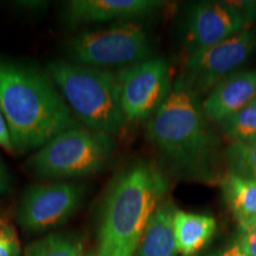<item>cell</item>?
<instances>
[{"instance_id":"5bb4252c","label":"cell","mask_w":256,"mask_h":256,"mask_svg":"<svg viewBox=\"0 0 256 256\" xmlns=\"http://www.w3.org/2000/svg\"><path fill=\"white\" fill-rule=\"evenodd\" d=\"M216 232V220L212 216L176 210L174 235L178 254L194 256L212 238Z\"/></svg>"},{"instance_id":"7c38bea8","label":"cell","mask_w":256,"mask_h":256,"mask_svg":"<svg viewBox=\"0 0 256 256\" xmlns=\"http://www.w3.org/2000/svg\"><path fill=\"white\" fill-rule=\"evenodd\" d=\"M255 98L256 69L242 70L217 84L206 95L202 107L208 121L220 124Z\"/></svg>"},{"instance_id":"6da1fadb","label":"cell","mask_w":256,"mask_h":256,"mask_svg":"<svg viewBox=\"0 0 256 256\" xmlns=\"http://www.w3.org/2000/svg\"><path fill=\"white\" fill-rule=\"evenodd\" d=\"M202 104L179 76L147 124L146 138L176 176L211 183L218 176L220 142L208 128Z\"/></svg>"},{"instance_id":"30bf717a","label":"cell","mask_w":256,"mask_h":256,"mask_svg":"<svg viewBox=\"0 0 256 256\" xmlns=\"http://www.w3.org/2000/svg\"><path fill=\"white\" fill-rule=\"evenodd\" d=\"M86 190L74 183L28 186L17 208V222L26 232H46L60 226L81 206Z\"/></svg>"},{"instance_id":"7a4b0ae2","label":"cell","mask_w":256,"mask_h":256,"mask_svg":"<svg viewBox=\"0 0 256 256\" xmlns=\"http://www.w3.org/2000/svg\"><path fill=\"white\" fill-rule=\"evenodd\" d=\"M49 74L0 60V110L16 152L40 150L58 134L78 126Z\"/></svg>"},{"instance_id":"4fadbf2b","label":"cell","mask_w":256,"mask_h":256,"mask_svg":"<svg viewBox=\"0 0 256 256\" xmlns=\"http://www.w3.org/2000/svg\"><path fill=\"white\" fill-rule=\"evenodd\" d=\"M176 206L170 200L162 202L153 214L140 240L134 256H177L174 235Z\"/></svg>"},{"instance_id":"7402d4cb","label":"cell","mask_w":256,"mask_h":256,"mask_svg":"<svg viewBox=\"0 0 256 256\" xmlns=\"http://www.w3.org/2000/svg\"><path fill=\"white\" fill-rule=\"evenodd\" d=\"M12 182L11 176H10L8 168L4 165V162L0 160V196H5L11 191Z\"/></svg>"},{"instance_id":"2e32d148","label":"cell","mask_w":256,"mask_h":256,"mask_svg":"<svg viewBox=\"0 0 256 256\" xmlns=\"http://www.w3.org/2000/svg\"><path fill=\"white\" fill-rule=\"evenodd\" d=\"M84 246L72 234H51L30 244L25 256H83Z\"/></svg>"},{"instance_id":"9c48e42d","label":"cell","mask_w":256,"mask_h":256,"mask_svg":"<svg viewBox=\"0 0 256 256\" xmlns=\"http://www.w3.org/2000/svg\"><path fill=\"white\" fill-rule=\"evenodd\" d=\"M121 110L126 120L140 121L154 115L172 89L171 72L162 58H148L118 72Z\"/></svg>"},{"instance_id":"44dd1931","label":"cell","mask_w":256,"mask_h":256,"mask_svg":"<svg viewBox=\"0 0 256 256\" xmlns=\"http://www.w3.org/2000/svg\"><path fill=\"white\" fill-rule=\"evenodd\" d=\"M0 146L8 152H14V145H12L11 134H10L8 124L6 122V119L0 110Z\"/></svg>"},{"instance_id":"8992f818","label":"cell","mask_w":256,"mask_h":256,"mask_svg":"<svg viewBox=\"0 0 256 256\" xmlns=\"http://www.w3.org/2000/svg\"><path fill=\"white\" fill-rule=\"evenodd\" d=\"M70 62L90 68L126 66L151 58L148 34L136 22H122L98 30L86 31L66 46Z\"/></svg>"},{"instance_id":"8fae6325","label":"cell","mask_w":256,"mask_h":256,"mask_svg":"<svg viewBox=\"0 0 256 256\" xmlns=\"http://www.w3.org/2000/svg\"><path fill=\"white\" fill-rule=\"evenodd\" d=\"M156 0H72L66 5V19L70 25L107 22H133L162 8Z\"/></svg>"},{"instance_id":"ffe728a7","label":"cell","mask_w":256,"mask_h":256,"mask_svg":"<svg viewBox=\"0 0 256 256\" xmlns=\"http://www.w3.org/2000/svg\"><path fill=\"white\" fill-rule=\"evenodd\" d=\"M236 242L246 252V255L256 256V223L248 228L240 230Z\"/></svg>"},{"instance_id":"3957f363","label":"cell","mask_w":256,"mask_h":256,"mask_svg":"<svg viewBox=\"0 0 256 256\" xmlns=\"http://www.w3.org/2000/svg\"><path fill=\"white\" fill-rule=\"evenodd\" d=\"M168 191L164 176L139 162L115 176L106 194L98 256H134L142 234Z\"/></svg>"},{"instance_id":"603a6c76","label":"cell","mask_w":256,"mask_h":256,"mask_svg":"<svg viewBox=\"0 0 256 256\" xmlns=\"http://www.w3.org/2000/svg\"><path fill=\"white\" fill-rule=\"evenodd\" d=\"M208 256H247L246 252L242 250L241 247L238 244V242H234L232 244L226 246L222 249H218L217 252H214Z\"/></svg>"},{"instance_id":"ac0fdd59","label":"cell","mask_w":256,"mask_h":256,"mask_svg":"<svg viewBox=\"0 0 256 256\" xmlns=\"http://www.w3.org/2000/svg\"><path fill=\"white\" fill-rule=\"evenodd\" d=\"M229 172L256 180V142H230L224 150Z\"/></svg>"},{"instance_id":"9a60e30c","label":"cell","mask_w":256,"mask_h":256,"mask_svg":"<svg viewBox=\"0 0 256 256\" xmlns=\"http://www.w3.org/2000/svg\"><path fill=\"white\" fill-rule=\"evenodd\" d=\"M220 186L240 230L256 223V180L228 172L220 182Z\"/></svg>"},{"instance_id":"52a82bcc","label":"cell","mask_w":256,"mask_h":256,"mask_svg":"<svg viewBox=\"0 0 256 256\" xmlns=\"http://www.w3.org/2000/svg\"><path fill=\"white\" fill-rule=\"evenodd\" d=\"M256 19V2H202L188 6L184 19L188 57L248 28Z\"/></svg>"},{"instance_id":"ba28073f","label":"cell","mask_w":256,"mask_h":256,"mask_svg":"<svg viewBox=\"0 0 256 256\" xmlns=\"http://www.w3.org/2000/svg\"><path fill=\"white\" fill-rule=\"evenodd\" d=\"M255 50L256 30L244 28L228 40L188 56L180 78L202 98L238 72Z\"/></svg>"},{"instance_id":"5b68a950","label":"cell","mask_w":256,"mask_h":256,"mask_svg":"<svg viewBox=\"0 0 256 256\" xmlns=\"http://www.w3.org/2000/svg\"><path fill=\"white\" fill-rule=\"evenodd\" d=\"M114 151L115 142L110 134L76 126L38 150L26 168L43 180L86 177L102 171Z\"/></svg>"},{"instance_id":"d6986e66","label":"cell","mask_w":256,"mask_h":256,"mask_svg":"<svg viewBox=\"0 0 256 256\" xmlns=\"http://www.w3.org/2000/svg\"><path fill=\"white\" fill-rule=\"evenodd\" d=\"M0 256H22L20 243L11 223L0 218Z\"/></svg>"},{"instance_id":"277c9868","label":"cell","mask_w":256,"mask_h":256,"mask_svg":"<svg viewBox=\"0 0 256 256\" xmlns=\"http://www.w3.org/2000/svg\"><path fill=\"white\" fill-rule=\"evenodd\" d=\"M48 74L75 118L89 130L114 136L126 126L118 74L66 60L50 62Z\"/></svg>"},{"instance_id":"e0dca14e","label":"cell","mask_w":256,"mask_h":256,"mask_svg":"<svg viewBox=\"0 0 256 256\" xmlns=\"http://www.w3.org/2000/svg\"><path fill=\"white\" fill-rule=\"evenodd\" d=\"M218 124L230 142H256V98Z\"/></svg>"},{"instance_id":"cb8c5ba5","label":"cell","mask_w":256,"mask_h":256,"mask_svg":"<svg viewBox=\"0 0 256 256\" xmlns=\"http://www.w3.org/2000/svg\"><path fill=\"white\" fill-rule=\"evenodd\" d=\"M88 256H98V255H96V252H95V254H89Z\"/></svg>"}]
</instances>
